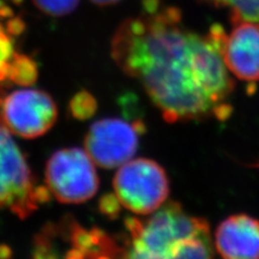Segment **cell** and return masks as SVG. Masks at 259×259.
Wrapping results in <instances>:
<instances>
[{
	"label": "cell",
	"mask_w": 259,
	"mask_h": 259,
	"mask_svg": "<svg viewBox=\"0 0 259 259\" xmlns=\"http://www.w3.org/2000/svg\"><path fill=\"white\" fill-rule=\"evenodd\" d=\"M226 30L205 34L184 24L182 11L162 0H144L111 40V56L140 82L166 122L228 119L234 81L223 59Z\"/></svg>",
	"instance_id": "cell-1"
},
{
	"label": "cell",
	"mask_w": 259,
	"mask_h": 259,
	"mask_svg": "<svg viewBox=\"0 0 259 259\" xmlns=\"http://www.w3.org/2000/svg\"><path fill=\"white\" fill-rule=\"evenodd\" d=\"M125 257L212 258L215 255L209 225L189 215L182 204L165 202L146 218L127 217Z\"/></svg>",
	"instance_id": "cell-2"
},
{
	"label": "cell",
	"mask_w": 259,
	"mask_h": 259,
	"mask_svg": "<svg viewBox=\"0 0 259 259\" xmlns=\"http://www.w3.org/2000/svg\"><path fill=\"white\" fill-rule=\"evenodd\" d=\"M112 187L121 206L135 215L147 216L166 202L169 180L157 161L137 158L119 166Z\"/></svg>",
	"instance_id": "cell-3"
},
{
	"label": "cell",
	"mask_w": 259,
	"mask_h": 259,
	"mask_svg": "<svg viewBox=\"0 0 259 259\" xmlns=\"http://www.w3.org/2000/svg\"><path fill=\"white\" fill-rule=\"evenodd\" d=\"M46 182L56 200L66 204L83 203L99 190L95 163L81 148H63L47 162Z\"/></svg>",
	"instance_id": "cell-4"
},
{
	"label": "cell",
	"mask_w": 259,
	"mask_h": 259,
	"mask_svg": "<svg viewBox=\"0 0 259 259\" xmlns=\"http://www.w3.org/2000/svg\"><path fill=\"white\" fill-rule=\"evenodd\" d=\"M0 117V210L8 209L20 220L37 210L32 198L34 177L25 157Z\"/></svg>",
	"instance_id": "cell-5"
},
{
	"label": "cell",
	"mask_w": 259,
	"mask_h": 259,
	"mask_svg": "<svg viewBox=\"0 0 259 259\" xmlns=\"http://www.w3.org/2000/svg\"><path fill=\"white\" fill-rule=\"evenodd\" d=\"M144 130L141 121L128 122L120 118L99 120L89 128L84 150L100 167H119L133 159Z\"/></svg>",
	"instance_id": "cell-6"
},
{
	"label": "cell",
	"mask_w": 259,
	"mask_h": 259,
	"mask_svg": "<svg viewBox=\"0 0 259 259\" xmlns=\"http://www.w3.org/2000/svg\"><path fill=\"white\" fill-rule=\"evenodd\" d=\"M3 118L12 134L27 140L37 139L55 124L58 107L47 92L24 89L4 100Z\"/></svg>",
	"instance_id": "cell-7"
},
{
	"label": "cell",
	"mask_w": 259,
	"mask_h": 259,
	"mask_svg": "<svg viewBox=\"0 0 259 259\" xmlns=\"http://www.w3.org/2000/svg\"><path fill=\"white\" fill-rule=\"evenodd\" d=\"M226 32L222 54L227 68L236 78L259 81V23L234 22Z\"/></svg>",
	"instance_id": "cell-8"
},
{
	"label": "cell",
	"mask_w": 259,
	"mask_h": 259,
	"mask_svg": "<svg viewBox=\"0 0 259 259\" xmlns=\"http://www.w3.org/2000/svg\"><path fill=\"white\" fill-rule=\"evenodd\" d=\"M214 248L227 259H258L259 221L244 213L225 218L215 230Z\"/></svg>",
	"instance_id": "cell-9"
},
{
	"label": "cell",
	"mask_w": 259,
	"mask_h": 259,
	"mask_svg": "<svg viewBox=\"0 0 259 259\" xmlns=\"http://www.w3.org/2000/svg\"><path fill=\"white\" fill-rule=\"evenodd\" d=\"M63 228L66 233L65 239L70 242L71 248L78 250L81 258L125 257V246L99 228L87 230L74 220H68Z\"/></svg>",
	"instance_id": "cell-10"
},
{
	"label": "cell",
	"mask_w": 259,
	"mask_h": 259,
	"mask_svg": "<svg viewBox=\"0 0 259 259\" xmlns=\"http://www.w3.org/2000/svg\"><path fill=\"white\" fill-rule=\"evenodd\" d=\"M229 12L231 23L247 21L259 23V0H201Z\"/></svg>",
	"instance_id": "cell-11"
},
{
	"label": "cell",
	"mask_w": 259,
	"mask_h": 259,
	"mask_svg": "<svg viewBox=\"0 0 259 259\" xmlns=\"http://www.w3.org/2000/svg\"><path fill=\"white\" fill-rule=\"evenodd\" d=\"M11 63L13 65V75L11 80L20 87H31L36 83L38 78V68L36 62L29 56L13 52Z\"/></svg>",
	"instance_id": "cell-12"
},
{
	"label": "cell",
	"mask_w": 259,
	"mask_h": 259,
	"mask_svg": "<svg viewBox=\"0 0 259 259\" xmlns=\"http://www.w3.org/2000/svg\"><path fill=\"white\" fill-rule=\"evenodd\" d=\"M59 228L55 225H46L41 232L37 233L32 243V257L36 259L56 258L59 255L55 253L53 238Z\"/></svg>",
	"instance_id": "cell-13"
},
{
	"label": "cell",
	"mask_w": 259,
	"mask_h": 259,
	"mask_svg": "<svg viewBox=\"0 0 259 259\" xmlns=\"http://www.w3.org/2000/svg\"><path fill=\"white\" fill-rule=\"evenodd\" d=\"M96 101L94 96L87 91H81L72 97L69 103L71 116L78 120H87L91 118L96 111Z\"/></svg>",
	"instance_id": "cell-14"
},
{
	"label": "cell",
	"mask_w": 259,
	"mask_h": 259,
	"mask_svg": "<svg viewBox=\"0 0 259 259\" xmlns=\"http://www.w3.org/2000/svg\"><path fill=\"white\" fill-rule=\"evenodd\" d=\"M40 10L52 16H64L74 11L79 0H34Z\"/></svg>",
	"instance_id": "cell-15"
},
{
	"label": "cell",
	"mask_w": 259,
	"mask_h": 259,
	"mask_svg": "<svg viewBox=\"0 0 259 259\" xmlns=\"http://www.w3.org/2000/svg\"><path fill=\"white\" fill-rule=\"evenodd\" d=\"M120 206L119 201L115 197V194H107L101 199L100 201V210L106 216L109 217H116L120 213Z\"/></svg>",
	"instance_id": "cell-16"
},
{
	"label": "cell",
	"mask_w": 259,
	"mask_h": 259,
	"mask_svg": "<svg viewBox=\"0 0 259 259\" xmlns=\"http://www.w3.org/2000/svg\"><path fill=\"white\" fill-rule=\"evenodd\" d=\"M13 54V47L9 34L0 35V65L8 62Z\"/></svg>",
	"instance_id": "cell-17"
},
{
	"label": "cell",
	"mask_w": 259,
	"mask_h": 259,
	"mask_svg": "<svg viewBox=\"0 0 259 259\" xmlns=\"http://www.w3.org/2000/svg\"><path fill=\"white\" fill-rule=\"evenodd\" d=\"M32 198H34L36 203L39 204H45L50 202L52 199V192L50 188L48 186L44 185H39L34 187V190H32Z\"/></svg>",
	"instance_id": "cell-18"
},
{
	"label": "cell",
	"mask_w": 259,
	"mask_h": 259,
	"mask_svg": "<svg viewBox=\"0 0 259 259\" xmlns=\"http://www.w3.org/2000/svg\"><path fill=\"white\" fill-rule=\"evenodd\" d=\"M6 28L10 36H20L25 30V24L19 18H12L7 22Z\"/></svg>",
	"instance_id": "cell-19"
},
{
	"label": "cell",
	"mask_w": 259,
	"mask_h": 259,
	"mask_svg": "<svg viewBox=\"0 0 259 259\" xmlns=\"http://www.w3.org/2000/svg\"><path fill=\"white\" fill-rule=\"evenodd\" d=\"M12 254H13L12 248L9 245L4 244V243L0 244V259L11 258Z\"/></svg>",
	"instance_id": "cell-20"
},
{
	"label": "cell",
	"mask_w": 259,
	"mask_h": 259,
	"mask_svg": "<svg viewBox=\"0 0 259 259\" xmlns=\"http://www.w3.org/2000/svg\"><path fill=\"white\" fill-rule=\"evenodd\" d=\"M91 2L100 5V6H108V5H113V4H117L121 0H91Z\"/></svg>",
	"instance_id": "cell-21"
},
{
	"label": "cell",
	"mask_w": 259,
	"mask_h": 259,
	"mask_svg": "<svg viewBox=\"0 0 259 259\" xmlns=\"http://www.w3.org/2000/svg\"><path fill=\"white\" fill-rule=\"evenodd\" d=\"M3 104H4V101L0 100V109H3ZM2 116H3V113H2V115H0V117H2Z\"/></svg>",
	"instance_id": "cell-22"
}]
</instances>
